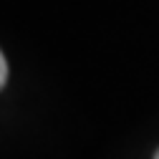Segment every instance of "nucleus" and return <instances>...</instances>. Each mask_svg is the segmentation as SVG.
<instances>
[{
  "mask_svg": "<svg viewBox=\"0 0 159 159\" xmlns=\"http://www.w3.org/2000/svg\"><path fill=\"white\" fill-rule=\"evenodd\" d=\"M5 81H8V63H5V56L0 53V89L5 86Z\"/></svg>",
  "mask_w": 159,
  "mask_h": 159,
  "instance_id": "obj_1",
  "label": "nucleus"
},
{
  "mask_svg": "<svg viewBox=\"0 0 159 159\" xmlns=\"http://www.w3.org/2000/svg\"><path fill=\"white\" fill-rule=\"evenodd\" d=\"M154 159H159V149H157V154H154Z\"/></svg>",
  "mask_w": 159,
  "mask_h": 159,
  "instance_id": "obj_2",
  "label": "nucleus"
}]
</instances>
